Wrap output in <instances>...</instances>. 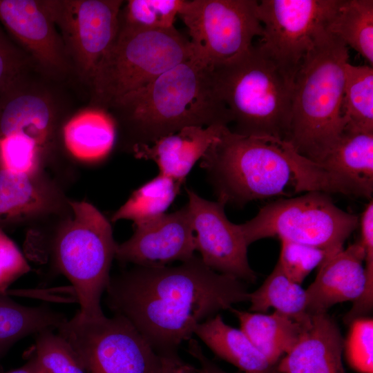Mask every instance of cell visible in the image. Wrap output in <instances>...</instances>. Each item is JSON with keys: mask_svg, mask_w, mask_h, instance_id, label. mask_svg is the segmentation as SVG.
I'll return each instance as SVG.
<instances>
[{"mask_svg": "<svg viewBox=\"0 0 373 373\" xmlns=\"http://www.w3.org/2000/svg\"><path fill=\"white\" fill-rule=\"evenodd\" d=\"M105 292L114 315L131 323L158 354L178 352L199 324L249 301V294L247 283L195 255L176 266L134 265L111 276Z\"/></svg>", "mask_w": 373, "mask_h": 373, "instance_id": "cell-1", "label": "cell"}, {"mask_svg": "<svg viewBox=\"0 0 373 373\" xmlns=\"http://www.w3.org/2000/svg\"><path fill=\"white\" fill-rule=\"evenodd\" d=\"M107 112L116 126V144L131 153L186 127L231 123L211 68L194 57L118 98Z\"/></svg>", "mask_w": 373, "mask_h": 373, "instance_id": "cell-2", "label": "cell"}, {"mask_svg": "<svg viewBox=\"0 0 373 373\" xmlns=\"http://www.w3.org/2000/svg\"><path fill=\"white\" fill-rule=\"evenodd\" d=\"M217 200L238 207L257 200L291 195L317 188L314 163L289 142L245 136L224 126L200 159Z\"/></svg>", "mask_w": 373, "mask_h": 373, "instance_id": "cell-3", "label": "cell"}, {"mask_svg": "<svg viewBox=\"0 0 373 373\" xmlns=\"http://www.w3.org/2000/svg\"><path fill=\"white\" fill-rule=\"evenodd\" d=\"M70 206L66 217L34 229L37 256H46L53 269L70 282L80 306L79 315L99 318L104 316L101 298L110 281L117 243L111 223L95 206L73 200Z\"/></svg>", "mask_w": 373, "mask_h": 373, "instance_id": "cell-4", "label": "cell"}, {"mask_svg": "<svg viewBox=\"0 0 373 373\" xmlns=\"http://www.w3.org/2000/svg\"><path fill=\"white\" fill-rule=\"evenodd\" d=\"M348 50L341 39L325 31L294 79L287 142L315 163L343 133L341 107Z\"/></svg>", "mask_w": 373, "mask_h": 373, "instance_id": "cell-5", "label": "cell"}, {"mask_svg": "<svg viewBox=\"0 0 373 373\" xmlns=\"http://www.w3.org/2000/svg\"><path fill=\"white\" fill-rule=\"evenodd\" d=\"M211 69L233 124L231 131L288 141L294 84L256 46Z\"/></svg>", "mask_w": 373, "mask_h": 373, "instance_id": "cell-6", "label": "cell"}, {"mask_svg": "<svg viewBox=\"0 0 373 373\" xmlns=\"http://www.w3.org/2000/svg\"><path fill=\"white\" fill-rule=\"evenodd\" d=\"M192 57L189 39L174 26L147 30L119 25L117 36L88 87V106L107 111L118 98Z\"/></svg>", "mask_w": 373, "mask_h": 373, "instance_id": "cell-7", "label": "cell"}, {"mask_svg": "<svg viewBox=\"0 0 373 373\" xmlns=\"http://www.w3.org/2000/svg\"><path fill=\"white\" fill-rule=\"evenodd\" d=\"M68 86L35 68L17 78L0 95V138L14 135L28 140L71 168L74 162L64 149L62 131L77 110Z\"/></svg>", "mask_w": 373, "mask_h": 373, "instance_id": "cell-8", "label": "cell"}, {"mask_svg": "<svg viewBox=\"0 0 373 373\" xmlns=\"http://www.w3.org/2000/svg\"><path fill=\"white\" fill-rule=\"evenodd\" d=\"M358 223V217L338 207L329 193L309 191L272 202L238 226L248 246L262 238H278L332 254L343 249Z\"/></svg>", "mask_w": 373, "mask_h": 373, "instance_id": "cell-9", "label": "cell"}, {"mask_svg": "<svg viewBox=\"0 0 373 373\" xmlns=\"http://www.w3.org/2000/svg\"><path fill=\"white\" fill-rule=\"evenodd\" d=\"M57 330L86 373H155L159 365V354L121 316L88 319L77 312Z\"/></svg>", "mask_w": 373, "mask_h": 373, "instance_id": "cell-10", "label": "cell"}, {"mask_svg": "<svg viewBox=\"0 0 373 373\" xmlns=\"http://www.w3.org/2000/svg\"><path fill=\"white\" fill-rule=\"evenodd\" d=\"M256 0H183L178 15L188 28L193 57L213 68L242 55L261 37Z\"/></svg>", "mask_w": 373, "mask_h": 373, "instance_id": "cell-11", "label": "cell"}, {"mask_svg": "<svg viewBox=\"0 0 373 373\" xmlns=\"http://www.w3.org/2000/svg\"><path fill=\"white\" fill-rule=\"evenodd\" d=\"M339 0H261L262 53L294 84L308 52L326 30Z\"/></svg>", "mask_w": 373, "mask_h": 373, "instance_id": "cell-12", "label": "cell"}, {"mask_svg": "<svg viewBox=\"0 0 373 373\" xmlns=\"http://www.w3.org/2000/svg\"><path fill=\"white\" fill-rule=\"evenodd\" d=\"M55 23L75 80L87 88L119 30L122 0H41Z\"/></svg>", "mask_w": 373, "mask_h": 373, "instance_id": "cell-13", "label": "cell"}, {"mask_svg": "<svg viewBox=\"0 0 373 373\" xmlns=\"http://www.w3.org/2000/svg\"><path fill=\"white\" fill-rule=\"evenodd\" d=\"M0 24L37 70L57 82L75 80L61 37L41 0H0Z\"/></svg>", "mask_w": 373, "mask_h": 373, "instance_id": "cell-14", "label": "cell"}, {"mask_svg": "<svg viewBox=\"0 0 373 373\" xmlns=\"http://www.w3.org/2000/svg\"><path fill=\"white\" fill-rule=\"evenodd\" d=\"M196 251L203 262L211 269L234 276L245 283H254L256 274L249 265L247 248L238 224L224 213L225 204L201 198L186 189Z\"/></svg>", "mask_w": 373, "mask_h": 373, "instance_id": "cell-15", "label": "cell"}, {"mask_svg": "<svg viewBox=\"0 0 373 373\" xmlns=\"http://www.w3.org/2000/svg\"><path fill=\"white\" fill-rule=\"evenodd\" d=\"M71 199L49 173H17L0 169V228H34L68 216Z\"/></svg>", "mask_w": 373, "mask_h": 373, "instance_id": "cell-16", "label": "cell"}, {"mask_svg": "<svg viewBox=\"0 0 373 373\" xmlns=\"http://www.w3.org/2000/svg\"><path fill=\"white\" fill-rule=\"evenodd\" d=\"M196 251V242L188 205L134 227L133 236L117 244L115 258L135 266L162 267L184 262Z\"/></svg>", "mask_w": 373, "mask_h": 373, "instance_id": "cell-17", "label": "cell"}, {"mask_svg": "<svg viewBox=\"0 0 373 373\" xmlns=\"http://www.w3.org/2000/svg\"><path fill=\"white\" fill-rule=\"evenodd\" d=\"M315 164L323 174L327 193H340L372 199L373 133L343 132Z\"/></svg>", "mask_w": 373, "mask_h": 373, "instance_id": "cell-18", "label": "cell"}, {"mask_svg": "<svg viewBox=\"0 0 373 373\" xmlns=\"http://www.w3.org/2000/svg\"><path fill=\"white\" fill-rule=\"evenodd\" d=\"M365 256L360 241L328 256L305 289L307 314L325 313L337 303L357 300L366 286Z\"/></svg>", "mask_w": 373, "mask_h": 373, "instance_id": "cell-19", "label": "cell"}, {"mask_svg": "<svg viewBox=\"0 0 373 373\" xmlns=\"http://www.w3.org/2000/svg\"><path fill=\"white\" fill-rule=\"evenodd\" d=\"M344 339L336 322L327 314L311 315L300 337L280 360L281 373H345Z\"/></svg>", "mask_w": 373, "mask_h": 373, "instance_id": "cell-20", "label": "cell"}, {"mask_svg": "<svg viewBox=\"0 0 373 373\" xmlns=\"http://www.w3.org/2000/svg\"><path fill=\"white\" fill-rule=\"evenodd\" d=\"M224 126H227L186 127L151 145L137 147L131 153L137 159L153 161L160 174L183 184Z\"/></svg>", "mask_w": 373, "mask_h": 373, "instance_id": "cell-21", "label": "cell"}, {"mask_svg": "<svg viewBox=\"0 0 373 373\" xmlns=\"http://www.w3.org/2000/svg\"><path fill=\"white\" fill-rule=\"evenodd\" d=\"M64 149L74 162L95 164L108 157L117 142V129L104 110L87 106L75 111L62 131Z\"/></svg>", "mask_w": 373, "mask_h": 373, "instance_id": "cell-22", "label": "cell"}, {"mask_svg": "<svg viewBox=\"0 0 373 373\" xmlns=\"http://www.w3.org/2000/svg\"><path fill=\"white\" fill-rule=\"evenodd\" d=\"M230 311L238 318L240 329L273 365L296 344L311 317L297 320L277 311L271 314Z\"/></svg>", "mask_w": 373, "mask_h": 373, "instance_id": "cell-23", "label": "cell"}, {"mask_svg": "<svg viewBox=\"0 0 373 373\" xmlns=\"http://www.w3.org/2000/svg\"><path fill=\"white\" fill-rule=\"evenodd\" d=\"M196 335L216 355L245 373H269L273 367L240 329L226 324L220 314L199 324Z\"/></svg>", "mask_w": 373, "mask_h": 373, "instance_id": "cell-24", "label": "cell"}, {"mask_svg": "<svg viewBox=\"0 0 373 373\" xmlns=\"http://www.w3.org/2000/svg\"><path fill=\"white\" fill-rule=\"evenodd\" d=\"M66 320L63 314L46 305H23L0 293V360L21 339L57 329Z\"/></svg>", "mask_w": 373, "mask_h": 373, "instance_id": "cell-25", "label": "cell"}, {"mask_svg": "<svg viewBox=\"0 0 373 373\" xmlns=\"http://www.w3.org/2000/svg\"><path fill=\"white\" fill-rule=\"evenodd\" d=\"M326 30L373 65V1L339 0Z\"/></svg>", "mask_w": 373, "mask_h": 373, "instance_id": "cell-26", "label": "cell"}, {"mask_svg": "<svg viewBox=\"0 0 373 373\" xmlns=\"http://www.w3.org/2000/svg\"><path fill=\"white\" fill-rule=\"evenodd\" d=\"M341 111L343 132L373 133L372 66L346 64Z\"/></svg>", "mask_w": 373, "mask_h": 373, "instance_id": "cell-27", "label": "cell"}, {"mask_svg": "<svg viewBox=\"0 0 373 373\" xmlns=\"http://www.w3.org/2000/svg\"><path fill=\"white\" fill-rule=\"evenodd\" d=\"M182 185L158 173L132 193L126 202L113 213L111 222L129 220L135 227L159 218L166 213Z\"/></svg>", "mask_w": 373, "mask_h": 373, "instance_id": "cell-28", "label": "cell"}, {"mask_svg": "<svg viewBox=\"0 0 373 373\" xmlns=\"http://www.w3.org/2000/svg\"><path fill=\"white\" fill-rule=\"evenodd\" d=\"M249 312H265L270 307L297 320L305 318L306 293L300 284L291 280L276 263L262 285L249 294Z\"/></svg>", "mask_w": 373, "mask_h": 373, "instance_id": "cell-29", "label": "cell"}, {"mask_svg": "<svg viewBox=\"0 0 373 373\" xmlns=\"http://www.w3.org/2000/svg\"><path fill=\"white\" fill-rule=\"evenodd\" d=\"M183 0H128L122 6L119 25L140 30L173 27Z\"/></svg>", "mask_w": 373, "mask_h": 373, "instance_id": "cell-30", "label": "cell"}, {"mask_svg": "<svg viewBox=\"0 0 373 373\" xmlns=\"http://www.w3.org/2000/svg\"><path fill=\"white\" fill-rule=\"evenodd\" d=\"M33 355L48 373H86L69 343L52 330L35 335Z\"/></svg>", "mask_w": 373, "mask_h": 373, "instance_id": "cell-31", "label": "cell"}, {"mask_svg": "<svg viewBox=\"0 0 373 373\" xmlns=\"http://www.w3.org/2000/svg\"><path fill=\"white\" fill-rule=\"evenodd\" d=\"M280 243L277 264L291 280L300 285L314 269L332 254L317 247L287 240H282Z\"/></svg>", "mask_w": 373, "mask_h": 373, "instance_id": "cell-32", "label": "cell"}, {"mask_svg": "<svg viewBox=\"0 0 373 373\" xmlns=\"http://www.w3.org/2000/svg\"><path fill=\"white\" fill-rule=\"evenodd\" d=\"M361 228L360 242L365 251V271L366 286L362 296L356 301L344 317L349 324L356 318L364 317L373 305V202L370 200L359 219Z\"/></svg>", "mask_w": 373, "mask_h": 373, "instance_id": "cell-33", "label": "cell"}, {"mask_svg": "<svg viewBox=\"0 0 373 373\" xmlns=\"http://www.w3.org/2000/svg\"><path fill=\"white\" fill-rule=\"evenodd\" d=\"M350 366L359 373H373V320L361 317L350 323L344 347Z\"/></svg>", "mask_w": 373, "mask_h": 373, "instance_id": "cell-34", "label": "cell"}, {"mask_svg": "<svg viewBox=\"0 0 373 373\" xmlns=\"http://www.w3.org/2000/svg\"><path fill=\"white\" fill-rule=\"evenodd\" d=\"M32 68H35L30 57L12 41L0 24V95L17 78Z\"/></svg>", "mask_w": 373, "mask_h": 373, "instance_id": "cell-35", "label": "cell"}, {"mask_svg": "<svg viewBox=\"0 0 373 373\" xmlns=\"http://www.w3.org/2000/svg\"><path fill=\"white\" fill-rule=\"evenodd\" d=\"M30 269L16 244L0 228V293Z\"/></svg>", "mask_w": 373, "mask_h": 373, "instance_id": "cell-36", "label": "cell"}, {"mask_svg": "<svg viewBox=\"0 0 373 373\" xmlns=\"http://www.w3.org/2000/svg\"><path fill=\"white\" fill-rule=\"evenodd\" d=\"M159 356L160 363L155 373H202L200 367L182 359L178 352Z\"/></svg>", "mask_w": 373, "mask_h": 373, "instance_id": "cell-37", "label": "cell"}, {"mask_svg": "<svg viewBox=\"0 0 373 373\" xmlns=\"http://www.w3.org/2000/svg\"><path fill=\"white\" fill-rule=\"evenodd\" d=\"M188 352L198 361L202 373H229L209 360L204 354L200 344L193 338L188 341Z\"/></svg>", "mask_w": 373, "mask_h": 373, "instance_id": "cell-38", "label": "cell"}, {"mask_svg": "<svg viewBox=\"0 0 373 373\" xmlns=\"http://www.w3.org/2000/svg\"><path fill=\"white\" fill-rule=\"evenodd\" d=\"M3 373H48L33 354L21 367Z\"/></svg>", "mask_w": 373, "mask_h": 373, "instance_id": "cell-39", "label": "cell"}, {"mask_svg": "<svg viewBox=\"0 0 373 373\" xmlns=\"http://www.w3.org/2000/svg\"><path fill=\"white\" fill-rule=\"evenodd\" d=\"M3 369L2 365L0 364V373H3Z\"/></svg>", "mask_w": 373, "mask_h": 373, "instance_id": "cell-40", "label": "cell"}]
</instances>
